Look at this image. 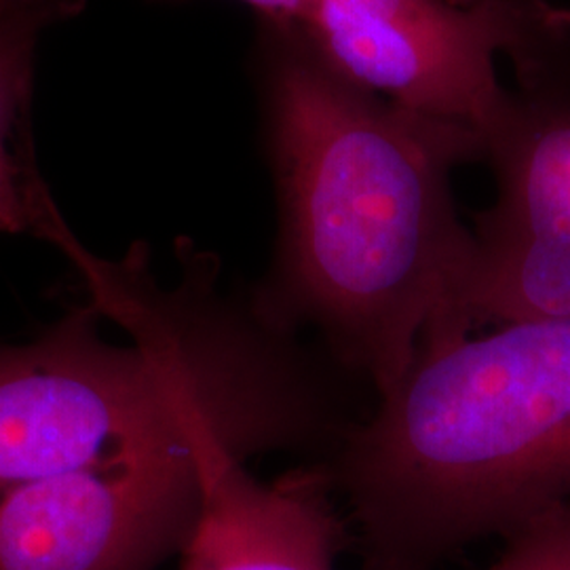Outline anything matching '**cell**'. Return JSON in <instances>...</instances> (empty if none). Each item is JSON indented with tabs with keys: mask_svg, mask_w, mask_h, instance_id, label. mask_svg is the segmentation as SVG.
<instances>
[{
	"mask_svg": "<svg viewBox=\"0 0 570 570\" xmlns=\"http://www.w3.org/2000/svg\"><path fill=\"white\" fill-rule=\"evenodd\" d=\"M256 77L277 239L252 301L379 397L423 348L468 336L473 233L452 171L487 142L345 81L298 28L261 23Z\"/></svg>",
	"mask_w": 570,
	"mask_h": 570,
	"instance_id": "6da1fadb",
	"label": "cell"
},
{
	"mask_svg": "<svg viewBox=\"0 0 570 570\" xmlns=\"http://www.w3.org/2000/svg\"><path fill=\"white\" fill-rule=\"evenodd\" d=\"M35 230L79 271L94 308L32 345H0V489L205 428L254 454L322 459L355 423L324 360L252 298L223 294L214 258L186 249L165 287L142 244L98 258L56 204L39 207Z\"/></svg>",
	"mask_w": 570,
	"mask_h": 570,
	"instance_id": "7a4b0ae2",
	"label": "cell"
},
{
	"mask_svg": "<svg viewBox=\"0 0 570 570\" xmlns=\"http://www.w3.org/2000/svg\"><path fill=\"white\" fill-rule=\"evenodd\" d=\"M320 463L362 570H438L570 503V317L423 348Z\"/></svg>",
	"mask_w": 570,
	"mask_h": 570,
	"instance_id": "3957f363",
	"label": "cell"
},
{
	"mask_svg": "<svg viewBox=\"0 0 570 570\" xmlns=\"http://www.w3.org/2000/svg\"><path fill=\"white\" fill-rule=\"evenodd\" d=\"M345 81L410 112L456 122L484 142L510 91L497 56L513 66L570 42V9L446 0H317L298 28Z\"/></svg>",
	"mask_w": 570,
	"mask_h": 570,
	"instance_id": "277c9868",
	"label": "cell"
},
{
	"mask_svg": "<svg viewBox=\"0 0 570 570\" xmlns=\"http://www.w3.org/2000/svg\"><path fill=\"white\" fill-rule=\"evenodd\" d=\"M513 70L518 87L487 136L497 197L471 226L468 334L570 317V42Z\"/></svg>",
	"mask_w": 570,
	"mask_h": 570,
	"instance_id": "5b68a950",
	"label": "cell"
},
{
	"mask_svg": "<svg viewBox=\"0 0 570 570\" xmlns=\"http://www.w3.org/2000/svg\"><path fill=\"white\" fill-rule=\"evenodd\" d=\"M214 433L245 446L205 428L0 489V570L157 569L195 529Z\"/></svg>",
	"mask_w": 570,
	"mask_h": 570,
	"instance_id": "8992f818",
	"label": "cell"
},
{
	"mask_svg": "<svg viewBox=\"0 0 570 570\" xmlns=\"http://www.w3.org/2000/svg\"><path fill=\"white\" fill-rule=\"evenodd\" d=\"M230 438L204 444V494L180 570H336L351 532L320 461L254 478Z\"/></svg>",
	"mask_w": 570,
	"mask_h": 570,
	"instance_id": "52a82bcc",
	"label": "cell"
},
{
	"mask_svg": "<svg viewBox=\"0 0 570 570\" xmlns=\"http://www.w3.org/2000/svg\"><path fill=\"white\" fill-rule=\"evenodd\" d=\"M66 16L39 4H0V233L28 228L21 146L41 35Z\"/></svg>",
	"mask_w": 570,
	"mask_h": 570,
	"instance_id": "ba28073f",
	"label": "cell"
},
{
	"mask_svg": "<svg viewBox=\"0 0 570 570\" xmlns=\"http://www.w3.org/2000/svg\"><path fill=\"white\" fill-rule=\"evenodd\" d=\"M487 570H570V503L532 518L505 537Z\"/></svg>",
	"mask_w": 570,
	"mask_h": 570,
	"instance_id": "9c48e42d",
	"label": "cell"
},
{
	"mask_svg": "<svg viewBox=\"0 0 570 570\" xmlns=\"http://www.w3.org/2000/svg\"><path fill=\"white\" fill-rule=\"evenodd\" d=\"M174 2V0H164ZM256 11L258 21L275 28H301L317 0H239Z\"/></svg>",
	"mask_w": 570,
	"mask_h": 570,
	"instance_id": "30bf717a",
	"label": "cell"
},
{
	"mask_svg": "<svg viewBox=\"0 0 570 570\" xmlns=\"http://www.w3.org/2000/svg\"><path fill=\"white\" fill-rule=\"evenodd\" d=\"M0 4H39V7L58 9L63 16L70 18L81 11L82 0H0Z\"/></svg>",
	"mask_w": 570,
	"mask_h": 570,
	"instance_id": "8fae6325",
	"label": "cell"
},
{
	"mask_svg": "<svg viewBox=\"0 0 570 570\" xmlns=\"http://www.w3.org/2000/svg\"><path fill=\"white\" fill-rule=\"evenodd\" d=\"M446 2L456 4V7H465V9L487 7V4H518V7H550L553 4L551 0H446Z\"/></svg>",
	"mask_w": 570,
	"mask_h": 570,
	"instance_id": "7c38bea8",
	"label": "cell"
}]
</instances>
